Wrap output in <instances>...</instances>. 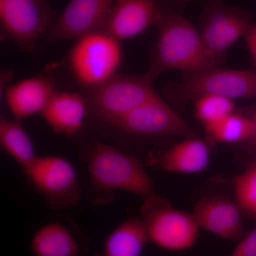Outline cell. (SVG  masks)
<instances>
[{
    "label": "cell",
    "mask_w": 256,
    "mask_h": 256,
    "mask_svg": "<svg viewBox=\"0 0 256 256\" xmlns=\"http://www.w3.org/2000/svg\"><path fill=\"white\" fill-rule=\"evenodd\" d=\"M156 26L158 38L146 74L152 80L166 70L193 73L224 63L208 52L193 24L174 10L162 6Z\"/></svg>",
    "instance_id": "cell-1"
},
{
    "label": "cell",
    "mask_w": 256,
    "mask_h": 256,
    "mask_svg": "<svg viewBox=\"0 0 256 256\" xmlns=\"http://www.w3.org/2000/svg\"><path fill=\"white\" fill-rule=\"evenodd\" d=\"M86 160L90 178L87 200L94 206L109 204L119 190L144 198L156 194L152 180L136 156L96 142L89 148Z\"/></svg>",
    "instance_id": "cell-2"
},
{
    "label": "cell",
    "mask_w": 256,
    "mask_h": 256,
    "mask_svg": "<svg viewBox=\"0 0 256 256\" xmlns=\"http://www.w3.org/2000/svg\"><path fill=\"white\" fill-rule=\"evenodd\" d=\"M122 58L121 42L100 30L76 40L66 64L76 84L89 90L117 75Z\"/></svg>",
    "instance_id": "cell-3"
},
{
    "label": "cell",
    "mask_w": 256,
    "mask_h": 256,
    "mask_svg": "<svg viewBox=\"0 0 256 256\" xmlns=\"http://www.w3.org/2000/svg\"><path fill=\"white\" fill-rule=\"evenodd\" d=\"M166 94L178 105L204 96H217L232 100L256 99V70L224 69L220 66L184 74L180 82L168 86Z\"/></svg>",
    "instance_id": "cell-4"
},
{
    "label": "cell",
    "mask_w": 256,
    "mask_h": 256,
    "mask_svg": "<svg viewBox=\"0 0 256 256\" xmlns=\"http://www.w3.org/2000/svg\"><path fill=\"white\" fill-rule=\"evenodd\" d=\"M140 218L150 242L156 246L181 252L196 244L200 228L193 214L174 208L164 197L154 194L144 198Z\"/></svg>",
    "instance_id": "cell-5"
},
{
    "label": "cell",
    "mask_w": 256,
    "mask_h": 256,
    "mask_svg": "<svg viewBox=\"0 0 256 256\" xmlns=\"http://www.w3.org/2000/svg\"><path fill=\"white\" fill-rule=\"evenodd\" d=\"M153 82L146 74H117L100 86L86 90L85 98L92 112L110 126L159 96Z\"/></svg>",
    "instance_id": "cell-6"
},
{
    "label": "cell",
    "mask_w": 256,
    "mask_h": 256,
    "mask_svg": "<svg viewBox=\"0 0 256 256\" xmlns=\"http://www.w3.org/2000/svg\"><path fill=\"white\" fill-rule=\"evenodd\" d=\"M26 175L50 210H68L78 206L82 200V188L76 170L65 158L38 156Z\"/></svg>",
    "instance_id": "cell-7"
},
{
    "label": "cell",
    "mask_w": 256,
    "mask_h": 256,
    "mask_svg": "<svg viewBox=\"0 0 256 256\" xmlns=\"http://www.w3.org/2000/svg\"><path fill=\"white\" fill-rule=\"evenodd\" d=\"M54 11L47 0H0L3 35L23 50L32 52L53 24Z\"/></svg>",
    "instance_id": "cell-8"
},
{
    "label": "cell",
    "mask_w": 256,
    "mask_h": 256,
    "mask_svg": "<svg viewBox=\"0 0 256 256\" xmlns=\"http://www.w3.org/2000/svg\"><path fill=\"white\" fill-rule=\"evenodd\" d=\"M252 18L246 10L223 0H208L200 15L198 31L208 52L225 60L227 50L244 38Z\"/></svg>",
    "instance_id": "cell-9"
},
{
    "label": "cell",
    "mask_w": 256,
    "mask_h": 256,
    "mask_svg": "<svg viewBox=\"0 0 256 256\" xmlns=\"http://www.w3.org/2000/svg\"><path fill=\"white\" fill-rule=\"evenodd\" d=\"M141 137H197L194 131L160 95L110 124Z\"/></svg>",
    "instance_id": "cell-10"
},
{
    "label": "cell",
    "mask_w": 256,
    "mask_h": 256,
    "mask_svg": "<svg viewBox=\"0 0 256 256\" xmlns=\"http://www.w3.org/2000/svg\"><path fill=\"white\" fill-rule=\"evenodd\" d=\"M114 0H70L46 34L48 42L78 40L100 30Z\"/></svg>",
    "instance_id": "cell-11"
},
{
    "label": "cell",
    "mask_w": 256,
    "mask_h": 256,
    "mask_svg": "<svg viewBox=\"0 0 256 256\" xmlns=\"http://www.w3.org/2000/svg\"><path fill=\"white\" fill-rule=\"evenodd\" d=\"M88 238L68 217L56 216L32 237L30 250L34 256H87Z\"/></svg>",
    "instance_id": "cell-12"
},
{
    "label": "cell",
    "mask_w": 256,
    "mask_h": 256,
    "mask_svg": "<svg viewBox=\"0 0 256 256\" xmlns=\"http://www.w3.org/2000/svg\"><path fill=\"white\" fill-rule=\"evenodd\" d=\"M162 5L159 0H114L101 30L120 42L156 26Z\"/></svg>",
    "instance_id": "cell-13"
},
{
    "label": "cell",
    "mask_w": 256,
    "mask_h": 256,
    "mask_svg": "<svg viewBox=\"0 0 256 256\" xmlns=\"http://www.w3.org/2000/svg\"><path fill=\"white\" fill-rule=\"evenodd\" d=\"M242 213L236 202L217 194L200 198L192 214L200 228L225 240L238 242L244 236Z\"/></svg>",
    "instance_id": "cell-14"
},
{
    "label": "cell",
    "mask_w": 256,
    "mask_h": 256,
    "mask_svg": "<svg viewBox=\"0 0 256 256\" xmlns=\"http://www.w3.org/2000/svg\"><path fill=\"white\" fill-rule=\"evenodd\" d=\"M54 80L48 77L26 78L6 88V101L14 118L20 120L42 114L56 92Z\"/></svg>",
    "instance_id": "cell-15"
},
{
    "label": "cell",
    "mask_w": 256,
    "mask_h": 256,
    "mask_svg": "<svg viewBox=\"0 0 256 256\" xmlns=\"http://www.w3.org/2000/svg\"><path fill=\"white\" fill-rule=\"evenodd\" d=\"M88 107L86 99L80 94L56 90L41 114L54 132L73 134L84 126Z\"/></svg>",
    "instance_id": "cell-16"
},
{
    "label": "cell",
    "mask_w": 256,
    "mask_h": 256,
    "mask_svg": "<svg viewBox=\"0 0 256 256\" xmlns=\"http://www.w3.org/2000/svg\"><path fill=\"white\" fill-rule=\"evenodd\" d=\"M210 159L206 143L197 137L188 138L165 151L160 156L158 164L168 172L196 174L206 170Z\"/></svg>",
    "instance_id": "cell-17"
},
{
    "label": "cell",
    "mask_w": 256,
    "mask_h": 256,
    "mask_svg": "<svg viewBox=\"0 0 256 256\" xmlns=\"http://www.w3.org/2000/svg\"><path fill=\"white\" fill-rule=\"evenodd\" d=\"M150 242L140 217L124 220L108 236L102 252L94 256H141Z\"/></svg>",
    "instance_id": "cell-18"
},
{
    "label": "cell",
    "mask_w": 256,
    "mask_h": 256,
    "mask_svg": "<svg viewBox=\"0 0 256 256\" xmlns=\"http://www.w3.org/2000/svg\"><path fill=\"white\" fill-rule=\"evenodd\" d=\"M0 142L25 174H28L38 158L34 146L20 120L2 117L0 120Z\"/></svg>",
    "instance_id": "cell-19"
},
{
    "label": "cell",
    "mask_w": 256,
    "mask_h": 256,
    "mask_svg": "<svg viewBox=\"0 0 256 256\" xmlns=\"http://www.w3.org/2000/svg\"><path fill=\"white\" fill-rule=\"evenodd\" d=\"M205 130L216 142L246 143L252 137L254 124L250 117L234 112L217 124L205 128Z\"/></svg>",
    "instance_id": "cell-20"
},
{
    "label": "cell",
    "mask_w": 256,
    "mask_h": 256,
    "mask_svg": "<svg viewBox=\"0 0 256 256\" xmlns=\"http://www.w3.org/2000/svg\"><path fill=\"white\" fill-rule=\"evenodd\" d=\"M194 102L195 116L204 127L220 122L235 110V102L222 96H204Z\"/></svg>",
    "instance_id": "cell-21"
},
{
    "label": "cell",
    "mask_w": 256,
    "mask_h": 256,
    "mask_svg": "<svg viewBox=\"0 0 256 256\" xmlns=\"http://www.w3.org/2000/svg\"><path fill=\"white\" fill-rule=\"evenodd\" d=\"M235 202L244 213L256 220V162L234 180Z\"/></svg>",
    "instance_id": "cell-22"
},
{
    "label": "cell",
    "mask_w": 256,
    "mask_h": 256,
    "mask_svg": "<svg viewBox=\"0 0 256 256\" xmlns=\"http://www.w3.org/2000/svg\"><path fill=\"white\" fill-rule=\"evenodd\" d=\"M229 256H256V226L238 240Z\"/></svg>",
    "instance_id": "cell-23"
},
{
    "label": "cell",
    "mask_w": 256,
    "mask_h": 256,
    "mask_svg": "<svg viewBox=\"0 0 256 256\" xmlns=\"http://www.w3.org/2000/svg\"><path fill=\"white\" fill-rule=\"evenodd\" d=\"M244 38L245 40L249 56H250L252 67H254V70H256V35L247 28Z\"/></svg>",
    "instance_id": "cell-24"
},
{
    "label": "cell",
    "mask_w": 256,
    "mask_h": 256,
    "mask_svg": "<svg viewBox=\"0 0 256 256\" xmlns=\"http://www.w3.org/2000/svg\"><path fill=\"white\" fill-rule=\"evenodd\" d=\"M249 117L252 118V124H254V133L252 138L246 142L245 144L249 149L256 152V104L252 107Z\"/></svg>",
    "instance_id": "cell-25"
},
{
    "label": "cell",
    "mask_w": 256,
    "mask_h": 256,
    "mask_svg": "<svg viewBox=\"0 0 256 256\" xmlns=\"http://www.w3.org/2000/svg\"><path fill=\"white\" fill-rule=\"evenodd\" d=\"M248 30L249 31L252 32V34H254L256 35V22L250 23V24L249 25L248 28Z\"/></svg>",
    "instance_id": "cell-26"
},
{
    "label": "cell",
    "mask_w": 256,
    "mask_h": 256,
    "mask_svg": "<svg viewBox=\"0 0 256 256\" xmlns=\"http://www.w3.org/2000/svg\"><path fill=\"white\" fill-rule=\"evenodd\" d=\"M178 2H188L193 1V0H176Z\"/></svg>",
    "instance_id": "cell-27"
}]
</instances>
